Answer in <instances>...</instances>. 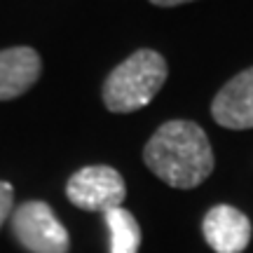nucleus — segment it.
<instances>
[{
	"label": "nucleus",
	"mask_w": 253,
	"mask_h": 253,
	"mask_svg": "<svg viewBox=\"0 0 253 253\" xmlns=\"http://www.w3.org/2000/svg\"><path fill=\"white\" fill-rule=\"evenodd\" d=\"M143 162L167 185L190 190L211 176L213 150L199 125L190 120H169L145 143Z\"/></svg>",
	"instance_id": "obj_1"
},
{
	"label": "nucleus",
	"mask_w": 253,
	"mask_h": 253,
	"mask_svg": "<svg viewBox=\"0 0 253 253\" xmlns=\"http://www.w3.org/2000/svg\"><path fill=\"white\" fill-rule=\"evenodd\" d=\"M169 68L160 52L138 49L115 66L103 82V103L110 113H134L160 94Z\"/></svg>",
	"instance_id": "obj_2"
},
{
	"label": "nucleus",
	"mask_w": 253,
	"mask_h": 253,
	"mask_svg": "<svg viewBox=\"0 0 253 253\" xmlns=\"http://www.w3.org/2000/svg\"><path fill=\"white\" fill-rule=\"evenodd\" d=\"M12 235L28 253H68L71 237L52 207L40 199L19 204L9 216Z\"/></svg>",
	"instance_id": "obj_3"
},
{
	"label": "nucleus",
	"mask_w": 253,
	"mask_h": 253,
	"mask_svg": "<svg viewBox=\"0 0 253 253\" xmlns=\"http://www.w3.org/2000/svg\"><path fill=\"white\" fill-rule=\"evenodd\" d=\"M66 197L73 207L82 211H101L108 213L122 207L126 197L125 178L118 169L108 164L82 167L66 183Z\"/></svg>",
	"instance_id": "obj_4"
},
{
	"label": "nucleus",
	"mask_w": 253,
	"mask_h": 253,
	"mask_svg": "<svg viewBox=\"0 0 253 253\" xmlns=\"http://www.w3.org/2000/svg\"><path fill=\"white\" fill-rule=\"evenodd\" d=\"M202 232L211 251L216 253H244L253 235L249 216L230 204H216L202 220Z\"/></svg>",
	"instance_id": "obj_5"
},
{
	"label": "nucleus",
	"mask_w": 253,
	"mask_h": 253,
	"mask_svg": "<svg viewBox=\"0 0 253 253\" xmlns=\"http://www.w3.org/2000/svg\"><path fill=\"white\" fill-rule=\"evenodd\" d=\"M211 115L225 129H253V66L218 91L211 103Z\"/></svg>",
	"instance_id": "obj_6"
},
{
	"label": "nucleus",
	"mask_w": 253,
	"mask_h": 253,
	"mask_svg": "<svg viewBox=\"0 0 253 253\" xmlns=\"http://www.w3.org/2000/svg\"><path fill=\"white\" fill-rule=\"evenodd\" d=\"M42 61L33 47L0 49V101L26 94L40 78Z\"/></svg>",
	"instance_id": "obj_7"
},
{
	"label": "nucleus",
	"mask_w": 253,
	"mask_h": 253,
	"mask_svg": "<svg viewBox=\"0 0 253 253\" xmlns=\"http://www.w3.org/2000/svg\"><path fill=\"white\" fill-rule=\"evenodd\" d=\"M110 232V253H138L141 249V225L131 211L118 207L103 213Z\"/></svg>",
	"instance_id": "obj_8"
},
{
	"label": "nucleus",
	"mask_w": 253,
	"mask_h": 253,
	"mask_svg": "<svg viewBox=\"0 0 253 253\" xmlns=\"http://www.w3.org/2000/svg\"><path fill=\"white\" fill-rule=\"evenodd\" d=\"M12 211H14V188L12 183L0 181V227L7 223Z\"/></svg>",
	"instance_id": "obj_9"
},
{
	"label": "nucleus",
	"mask_w": 253,
	"mask_h": 253,
	"mask_svg": "<svg viewBox=\"0 0 253 253\" xmlns=\"http://www.w3.org/2000/svg\"><path fill=\"white\" fill-rule=\"evenodd\" d=\"M157 7H176V5H183V2H192V0H150Z\"/></svg>",
	"instance_id": "obj_10"
}]
</instances>
